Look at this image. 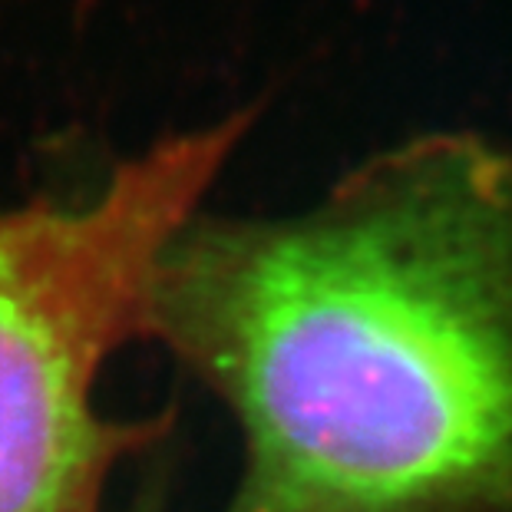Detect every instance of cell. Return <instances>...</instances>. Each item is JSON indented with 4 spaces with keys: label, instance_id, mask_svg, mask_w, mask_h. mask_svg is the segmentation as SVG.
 I'll list each match as a JSON object with an SVG mask.
<instances>
[{
    "label": "cell",
    "instance_id": "obj_1",
    "mask_svg": "<svg viewBox=\"0 0 512 512\" xmlns=\"http://www.w3.org/2000/svg\"><path fill=\"white\" fill-rule=\"evenodd\" d=\"M235 417L228 512H512V152L430 133L281 219H195L149 331Z\"/></svg>",
    "mask_w": 512,
    "mask_h": 512
},
{
    "label": "cell",
    "instance_id": "obj_2",
    "mask_svg": "<svg viewBox=\"0 0 512 512\" xmlns=\"http://www.w3.org/2000/svg\"><path fill=\"white\" fill-rule=\"evenodd\" d=\"M248 133V113L159 139L90 195L0 209V512H100L162 420L100 410L106 364L149 331L159 265Z\"/></svg>",
    "mask_w": 512,
    "mask_h": 512
}]
</instances>
